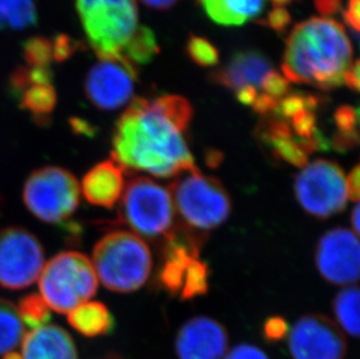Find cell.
<instances>
[{
	"label": "cell",
	"mask_w": 360,
	"mask_h": 359,
	"mask_svg": "<svg viewBox=\"0 0 360 359\" xmlns=\"http://www.w3.org/2000/svg\"><path fill=\"white\" fill-rule=\"evenodd\" d=\"M296 200L311 216L326 220L347 207V177L329 160L307 163L295 180Z\"/></svg>",
	"instance_id": "9c48e42d"
},
{
	"label": "cell",
	"mask_w": 360,
	"mask_h": 359,
	"mask_svg": "<svg viewBox=\"0 0 360 359\" xmlns=\"http://www.w3.org/2000/svg\"><path fill=\"white\" fill-rule=\"evenodd\" d=\"M360 168L359 165L354 167L350 175L347 177V196L349 200L357 202L359 200Z\"/></svg>",
	"instance_id": "74e56055"
},
{
	"label": "cell",
	"mask_w": 360,
	"mask_h": 359,
	"mask_svg": "<svg viewBox=\"0 0 360 359\" xmlns=\"http://www.w3.org/2000/svg\"><path fill=\"white\" fill-rule=\"evenodd\" d=\"M344 83L354 92H358V89H359V62L356 61L352 63L350 69L345 73Z\"/></svg>",
	"instance_id": "f35d334b"
},
{
	"label": "cell",
	"mask_w": 360,
	"mask_h": 359,
	"mask_svg": "<svg viewBox=\"0 0 360 359\" xmlns=\"http://www.w3.org/2000/svg\"><path fill=\"white\" fill-rule=\"evenodd\" d=\"M79 181L63 167L46 166L27 177L22 189L25 207L47 224L65 223L75 214L79 204Z\"/></svg>",
	"instance_id": "ba28073f"
},
{
	"label": "cell",
	"mask_w": 360,
	"mask_h": 359,
	"mask_svg": "<svg viewBox=\"0 0 360 359\" xmlns=\"http://www.w3.org/2000/svg\"><path fill=\"white\" fill-rule=\"evenodd\" d=\"M184 132L157 101L134 99L115 127L112 160L126 173L146 172L158 177L198 170Z\"/></svg>",
	"instance_id": "6da1fadb"
},
{
	"label": "cell",
	"mask_w": 360,
	"mask_h": 359,
	"mask_svg": "<svg viewBox=\"0 0 360 359\" xmlns=\"http://www.w3.org/2000/svg\"><path fill=\"white\" fill-rule=\"evenodd\" d=\"M35 23L34 0H0V30H24Z\"/></svg>",
	"instance_id": "d4e9b609"
},
{
	"label": "cell",
	"mask_w": 360,
	"mask_h": 359,
	"mask_svg": "<svg viewBox=\"0 0 360 359\" xmlns=\"http://www.w3.org/2000/svg\"><path fill=\"white\" fill-rule=\"evenodd\" d=\"M210 270L205 263L195 258L191 261L184 277V286L181 289L180 298L182 300H191L204 295L209 289Z\"/></svg>",
	"instance_id": "f1b7e54d"
},
{
	"label": "cell",
	"mask_w": 360,
	"mask_h": 359,
	"mask_svg": "<svg viewBox=\"0 0 360 359\" xmlns=\"http://www.w3.org/2000/svg\"><path fill=\"white\" fill-rule=\"evenodd\" d=\"M140 1H143L145 5L155 10H167L179 3L180 0H140Z\"/></svg>",
	"instance_id": "60d3db41"
},
{
	"label": "cell",
	"mask_w": 360,
	"mask_h": 359,
	"mask_svg": "<svg viewBox=\"0 0 360 359\" xmlns=\"http://www.w3.org/2000/svg\"><path fill=\"white\" fill-rule=\"evenodd\" d=\"M359 258L358 236L349 229L337 227L321 238L315 260L326 282L345 286L358 282Z\"/></svg>",
	"instance_id": "4fadbf2b"
},
{
	"label": "cell",
	"mask_w": 360,
	"mask_h": 359,
	"mask_svg": "<svg viewBox=\"0 0 360 359\" xmlns=\"http://www.w3.org/2000/svg\"><path fill=\"white\" fill-rule=\"evenodd\" d=\"M40 295L51 310L68 314L97 291L98 279L85 254L65 251L44 264L39 277Z\"/></svg>",
	"instance_id": "8992f818"
},
{
	"label": "cell",
	"mask_w": 360,
	"mask_h": 359,
	"mask_svg": "<svg viewBox=\"0 0 360 359\" xmlns=\"http://www.w3.org/2000/svg\"><path fill=\"white\" fill-rule=\"evenodd\" d=\"M207 163L209 166H217L218 163H221V153L219 152H210L207 153Z\"/></svg>",
	"instance_id": "7bdbcfd3"
},
{
	"label": "cell",
	"mask_w": 360,
	"mask_h": 359,
	"mask_svg": "<svg viewBox=\"0 0 360 359\" xmlns=\"http://www.w3.org/2000/svg\"><path fill=\"white\" fill-rule=\"evenodd\" d=\"M228 344V332L221 323L207 316H198L180 329L175 349L179 359H221Z\"/></svg>",
	"instance_id": "9a60e30c"
},
{
	"label": "cell",
	"mask_w": 360,
	"mask_h": 359,
	"mask_svg": "<svg viewBox=\"0 0 360 359\" xmlns=\"http://www.w3.org/2000/svg\"><path fill=\"white\" fill-rule=\"evenodd\" d=\"M271 72L272 65L265 55L260 51H244L236 53L223 68L211 75V78L236 92L243 89L262 92V84Z\"/></svg>",
	"instance_id": "2e32d148"
},
{
	"label": "cell",
	"mask_w": 360,
	"mask_h": 359,
	"mask_svg": "<svg viewBox=\"0 0 360 359\" xmlns=\"http://www.w3.org/2000/svg\"><path fill=\"white\" fill-rule=\"evenodd\" d=\"M97 279L110 291L131 293L150 278L153 259L143 238L125 230L111 231L101 238L92 251Z\"/></svg>",
	"instance_id": "277c9868"
},
{
	"label": "cell",
	"mask_w": 360,
	"mask_h": 359,
	"mask_svg": "<svg viewBox=\"0 0 360 359\" xmlns=\"http://www.w3.org/2000/svg\"><path fill=\"white\" fill-rule=\"evenodd\" d=\"M288 323L280 316H273L266 320L264 325V336L269 342H278L285 339L288 335Z\"/></svg>",
	"instance_id": "d6a6232c"
},
{
	"label": "cell",
	"mask_w": 360,
	"mask_h": 359,
	"mask_svg": "<svg viewBox=\"0 0 360 359\" xmlns=\"http://www.w3.org/2000/svg\"><path fill=\"white\" fill-rule=\"evenodd\" d=\"M120 220L139 237L170 243L179 236L169 190L146 177L131 180L122 191Z\"/></svg>",
	"instance_id": "5b68a950"
},
{
	"label": "cell",
	"mask_w": 360,
	"mask_h": 359,
	"mask_svg": "<svg viewBox=\"0 0 360 359\" xmlns=\"http://www.w3.org/2000/svg\"><path fill=\"white\" fill-rule=\"evenodd\" d=\"M207 15L217 24L239 26L262 13L264 0H200Z\"/></svg>",
	"instance_id": "7402d4cb"
},
{
	"label": "cell",
	"mask_w": 360,
	"mask_h": 359,
	"mask_svg": "<svg viewBox=\"0 0 360 359\" xmlns=\"http://www.w3.org/2000/svg\"><path fill=\"white\" fill-rule=\"evenodd\" d=\"M79 188L89 203L111 209L124 191V170L113 160L97 163L83 177Z\"/></svg>",
	"instance_id": "e0dca14e"
},
{
	"label": "cell",
	"mask_w": 360,
	"mask_h": 359,
	"mask_svg": "<svg viewBox=\"0 0 360 359\" xmlns=\"http://www.w3.org/2000/svg\"><path fill=\"white\" fill-rule=\"evenodd\" d=\"M315 5L321 13L330 15L340 11L342 0H315Z\"/></svg>",
	"instance_id": "ab89813d"
},
{
	"label": "cell",
	"mask_w": 360,
	"mask_h": 359,
	"mask_svg": "<svg viewBox=\"0 0 360 359\" xmlns=\"http://www.w3.org/2000/svg\"><path fill=\"white\" fill-rule=\"evenodd\" d=\"M276 6L280 7L283 6V5H288V4L292 3V0H271Z\"/></svg>",
	"instance_id": "f6af8a7d"
},
{
	"label": "cell",
	"mask_w": 360,
	"mask_h": 359,
	"mask_svg": "<svg viewBox=\"0 0 360 359\" xmlns=\"http://www.w3.org/2000/svg\"><path fill=\"white\" fill-rule=\"evenodd\" d=\"M187 53L195 63L202 67H212L217 65L219 60L217 49L203 37H189Z\"/></svg>",
	"instance_id": "4dcf8cb0"
},
{
	"label": "cell",
	"mask_w": 360,
	"mask_h": 359,
	"mask_svg": "<svg viewBox=\"0 0 360 359\" xmlns=\"http://www.w3.org/2000/svg\"><path fill=\"white\" fill-rule=\"evenodd\" d=\"M79 42L72 41L70 37L65 35H58L53 40V49H54L55 61H62L70 58L74 51L79 49Z\"/></svg>",
	"instance_id": "836d02e7"
},
{
	"label": "cell",
	"mask_w": 360,
	"mask_h": 359,
	"mask_svg": "<svg viewBox=\"0 0 360 359\" xmlns=\"http://www.w3.org/2000/svg\"><path fill=\"white\" fill-rule=\"evenodd\" d=\"M68 322L85 337L110 335L116 322L109 308L102 302H84L68 313Z\"/></svg>",
	"instance_id": "44dd1931"
},
{
	"label": "cell",
	"mask_w": 360,
	"mask_h": 359,
	"mask_svg": "<svg viewBox=\"0 0 360 359\" xmlns=\"http://www.w3.org/2000/svg\"><path fill=\"white\" fill-rule=\"evenodd\" d=\"M294 359H344L347 341L343 332L324 315H306L295 323L288 339Z\"/></svg>",
	"instance_id": "7c38bea8"
},
{
	"label": "cell",
	"mask_w": 360,
	"mask_h": 359,
	"mask_svg": "<svg viewBox=\"0 0 360 359\" xmlns=\"http://www.w3.org/2000/svg\"><path fill=\"white\" fill-rule=\"evenodd\" d=\"M264 117L265 118L259 125V138L272 149L276 159L292 166H306L309 156L292 134L288 122L274 115Z\"/></svg>",
	"instance_id": "d6986e66"
},
{
	"label": "cell",
	"mask_w": 360,
	"mask_h": 359,
	"mask_svg": "<svg viewBox=\"0 0 360 359\" xmlns=\"http://www.w3.org/2000/svg\"><path fill=\"white\" fill-rule=\"evenodd\" d=\"M4 359H22L20 353H15V351H11V353L4 355Z\"/></svg>",
	"instance_id": "ee69618b"
},
{
	"label": "cell",
	"mask_w": 360,
	"mask_h": 359,
	"mask_svg": "<svg viewBox=\"0 0 360 359\" xmlns=\"http://www.w3.org/2000/svg\"><path fill=\"white\" fill-rule=\"evenodd\" d=\"M22 359H77V349L65 329L46 325L33 329L22 339Z\"/></svg>",
	"instance_id": "ac0fdd59"
},
{
	"label": "cell",
	"mask_w": 360,
	"mask_h": 359,
	"mask_svg": "<svg viewBox=\"0 0 360 359\" xmlns=\"http://www.w3.org/2000/svg\"><path fill=\"white\" fill-rule=\"evenodd\" d=\"M168 190L180 218L181 237L200 250L207 234L224 223L231 213L228 191L219 180L198 170L177 175Z\"/></svg>",
	"instance_id": "3957f363"
},
{
	"label": "cell",
	"mask_w": 360,
	"mask_h": 359,
	"mask_svg": "<svg viewBox=\"0 0 360 359\" xmlns=\"http://www.w3.org/2000/svg\"><path fill=\"white\" fill-rule=\"evenodd\" d=\"M198 254L200 250L191 246L180 234L176 239L165 245V260L159 279L162 287L169 294L180 295L188 267L195 258H198Z\"/></svg>",
	"instance_id": "ffe728a7"
},
{
	"label": "cell",
	"mask_w": 360,
	"mask_h": 359,
	"mask_svg": "<svg viewBox=\"0 0 360 359\" xmlns=\"http://www.w3.org/2000/svg\"><path fill=\"white\" fill-rule=\"evenodd\" d=\"M10 89L19 99L20 108L28 112L38 125L51 122L58 102L51 69L19 67L11 76Z\"/></svg>",
	"instance_id": "5bb4252c"
},
{
	"label": "cell",
	"mask_w": 360,
	"mask_h": 359,
	"mask_svg": "<svg viewBox=\"0 0 360 359\" xmlns=\"http://www.w3.org/2000/svg\"><path fill=\"white\" fill-rule=\"evenodd\" d=\"M82 26L98 58L122 54L138 27L136 0H75Z\"/></svg>",
	"instance_id": "52a82bcc"
},
{
	"label": "cell",
	"mask_w": 360,
	"mask_h": 359,
	"mask_svg": "<svg viewBox=\"0 0 360 359\" xmlns=\"http://www.w3.org/2000/svg\"><path fill=\"white\" fill-rule=\"evenodd\" d=\"M25 337V325L18 314L17 306L0 298V356L14 351Z\"/></svg>",
	"instance_id": "603a6c76"
},
{
	"label": "cell",
	"mask_w": 360,
	"mask_h": 359,
	"mask_svg": "<svg viewBox=\"0 0 360 359\" xmlns=\"http://www.w3.org/2000/svg\"><path fill=\"white\" fill-rule=\"evenodd\" d=\"M159 51L157 37L146 26L136 27L134 34L127 42L122 54L132 63L145 65L153 60Z\"/></svg>",
	"instance_id": "4316f807"
},
{
	"label": "cell",
	"mask_w": 360,
	"mask_h": 359,
	"mask_svg": "<svg viewBox=\"0 0 360 359\" xmlns=\"http://www.w3.org/2000/svg\"><path fill=\"white\" fill-rule=\"evenodd\" d=\"M352 65V46L342 25L311 18L295 26L285 44L282 72L288 81L320 89L344 84Z\"/></svg>",
	"instance_id": "7a4b0ae2"
},
{
	"label": "cell",
	"mask_w": 360,
	"mask_h": 359,
	"mask_svg": "<svg viewBox=\"0 0 360 359\" xmlns=\"http://www.w3.org/2000/svg\"><path fill=\"white\" fill-rule=\"evenodd\" d=\"M333 120L338 129L336 136L333 137V149L340 152L354 149L359 143L357 108L342 106L335 112Z\"/></svg>",
	"instance_id": "484cf974"
},
{
	"label": "cell",
	"mask_w": 360,
	"mask_h": 359,
	"mask_svg": "<svg viewBox=\"0 0 360 359\" xmlns=\"http://www.w3.org/2000/svg\"><path fill=\"white\" fill-rule=\"evenodd\" d=\"M44 250L39 238L21 227L0 230V286L20 291L33 285L44 268Z\"/></svg>",
	"instance_id": "30bf717a"
},
{
	"label": "cell",
	"mask_w": 360,
	"mask_h": 359,
	"mask_svg": "<svg viewBox=\"0 0 360 359\" xmlns=\"http://www.w3.org/2000/svg\"><path fill=\"white\" fill-rule=\"evenodd\" d=\"M360 0H349L347 10L344 11V20L350 25L354 33L359 32Z\"/></svg>",
	"instance_id": "8d00e7d4"
},
{
	"label": "cell",
	"mask_w": 360,
	"mask_h": 359,
	"mask_svg": "<svg viewBox=\"0 0 360 359\" xmlns=\"http://www.w3.org/2000/svg\"><path fill=\"white\" fill-rule=\"evenodd\" d=\"M333 312L344 332L357 339L359 336V289L357 286L345 288L337 295L333 301Z\"/></svg>",
	"instance_id": "cb8c5ba5"
},
{
	"label": "cell",
	"mask_w": 360,
	"mask_h": 359,
	"mask_svg": "<svg viewBox=\"0 0 360 359\" xmlns=\"http://www.w3.org/2000/svg\"><path fill=\"white\" fill-rule=\"evenodd\" d=\"M136 77V65L124 55L99 58L85 80V94L92 106L113 111L131 99Z\"/></svg>",
	"instance_id": "8fae6325"
},
{
	"label": "cell",
	"mask_w": 360,
	"mask_h": 359,
	"mask_svg": "<svg viewBox=\"0 0 360 359\" xmlns=\"http://www.w3.org/2000/svg\"><path fill=\"white\" fill-rule=\"evenodd\" d=\"M17 310L21 322L31 330L48 325L51 319V308L42 296L35 293L22 296L18 303Z\"/></svg>",
	"instance_id": "83f0119b"
},
{
	"label": "cell",
	"mask_w": 360,
	"mask_h": 359,
	"mask_svg": "<svg viewBox=\"0 0 360 359\" xmlns=\"http://www.w3.org/2000/svg\"><path fill=\"white\" fill-rule=\"evenodd\" d=\"M360 209L359 206H356V207L354 208V213H352V216H351V218H352V232H354L356 236H358L359 234V220H360Z\"/></svg>",
	"instance_id": "b9f144b4"
},
{
	"label": "cell",
	"mask_w": 360,
	"mask_h": 359,
	"mask_svg": "<svg viewBox=\"0 0 360 359\" xmlns=\"http://www.w3.org/2000/svg\"><path fill=\"white\" fill-rule=\"evenodd\" d=\"M106 359H120V358H118V357H109V358H106Z\"/></svg>",
	"instance_id": "bcb514c9"
},
{
	"label": "cell",
	"mask_w": 360,
	"mask_h": 359,
	"mask_svg": "<svg viewBox=\"0 0 360 359\" xmlns=\"http://www.w3.org/2000/svg\"><path fill=\"white\" fill-rule=\"evenodd\" d=\"M26 65L34 68L51 69L55 61L53 40L44 37H32L24 44Z\"/></svg>",
	"instance_id": "f546056e"
},
{
	"label": "cell",
	"mask_w": 360,
	"mask_h": 359,
	"mask_svg": "<svg viewBox=\"0 0 360 359\" xmlns=\"http://www.w3.org/2000/svg\"><path fill=\"white\" fill-rule=\"evenodd\" d=\"M290 23V15L285 8L276 7L266 18L265 24L276 32L285 31Z\"/></svg>",
	"instance_id": "d590c367"
},
{
	"label": "cell",
	"mask_w": 360,
	"mask_h": 359,
	"mask_svg": "<svg viewBox=\"0 0 360 359\" xmlns=\"http://www.w3.org/2000/svg\"><path fill=\"white\" fill-rule=\"evenodd\" d=\"M225 359H269L262 350L251 344H240L233 348Z\"/></svg>",
	"instance_id": "e575fe53"
},
{
	"label": "cell",
	"mask_w": 360,
	"mask_h": 359,
	"mask_svg": "<svg viewBox=\"0 0 360 359\" xmlns=\"http://www.w3.org/2000/svg\"><path fill=\"white\" fill-rule=\"evenodd\" d=\"M289 90V82L285 76H281L279 73H269V76L266 77L264 84H262V92L269 97L280 101L287 96Z\"/></svg>",
	"instance_id": "1f68e13d"
}]
</instances>
